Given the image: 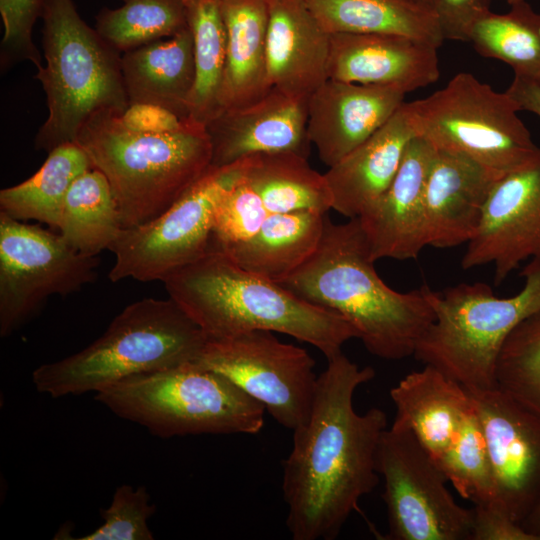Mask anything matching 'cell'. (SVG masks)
<instances>
[{"instance_id": "1", "label": "cell", "mask_w": 540, "mask_h": 540, "mask_svg": "<svg viewBox=\"0 0 540 540\" xmlns=\"http://www.w3.org/2000/svg\"><path fill=\"white\" fill-rule=\"evenodd\" d=\"M340 352L327 359L318 376L311 412L293 430V445L283 462L282 492L286 526L293 540H334L360 499L379 482L378 444L387 428L379 408L355 411L357 388L372 380Z\"/></svg>"}, {"instance_id": "2", "label": "cell", "mask_w": 540, "mask_h": 540, "mask_svg": "<svg viewBox=\"0 0 540 540\" xmlns=\"http://www.w3.org/2000/svg\"><path fill=\"white\" fill-rule=\"evenodd\" d=\"M374 263L358 218L335 224L326 214L314 253L279 284L341 315L371 354L401 360L413 355L434 320L429 286L395 291L384 283Z\"/></svg>"}, {"instance_id": "3", "label": "cell", "mask_w": 540, "mask_h": 540, "mask_svg": "<svg viewBox=\"0 0 540 540\" xmlns=\"http://www.w3.org/2000/svg\"><path fill=\"white\" fill-rule=\"evenodd\" d=\"M161 282L207 340L265 330L311 344L328 359L342 352L348 340L358 338L338 313L244 270L215 248Z\"/></svg>"}, {"instance_id": "4", "label": "cell", "mask_w": 540, "mask_h": 540, "mask_svg": "<svg viewBox=\"0 0 540 540\" xmlns=\"http://www.w3.org/2000/svg\"><path fill=\"white\" fill-rule=\"evenodd\" d=\"M120 115L94 114L75 142L107 178L124 229L177 201L211 166L212 147L206 126L192 120L173 132L148 134L126 128Z\"/></svg>"}, {"instance_id": "5", "label": "cell", "mask_w": 540, "mask_h": 540, "mask_svg": "<svg viewBox=\"0 0 540 540\" xmlns=\"http://www.w3.org/2000/svg\"><path fill=\"white\" fill-rule=\"evenodd\" d=\"M207 337L170 297L126 306L84 349L32 373L36 390L51 397L99 392L127 377L195 361Z\"/></svg>"}, {"instance_id": "6", "label": "cell", "mask_w": 540, "mask_h": 540, "mask_svg": "<svg viewBox=\"0 0 540 540\" xmlns=\"http://www.w3.org/2000/svg\"><path fill=\"white\" fill-rule=\"evenodd\" d=\"M41 19L46 64L34 78L45 92L48 117L34 143L49 153L75 142L94 114H123L129 101L121 53L81 18L73 0H44Z\"/></svg>"}, {"instance_id": "7", "label": "cell", "mask_w": 540, "mask_h": 540, "mask_svg": "<svg viewBox=\"0 0 540 540\" xmlns=\"http://www.w3.org/2000/svg\"><path fill=\"white\" fill-rule=\"evenodd\" d=\"M524 286L500 298L482 282L461 283L443 291L429 287L434 320L418 340L413 356L460 383L467 390L497 386L496 369L510 333L540 310V258L521 274Z\"/></svg>"}, {"instance_id": "8", "label": "cell", "mask_w": 540, "mask_h": 540, "mask_svg": "<svg viewBox=\"0 0 540 540\" xmlns=\"http://www.w3.org/2000/svg\"><path fill=\"white\" fill-rule=\"evenodd\" d=\"M95 399L162 438L257 434L266 411L226 376L194 361L127 377Z\"/></svg>"}, {"instance_id": "9", "label": "cell", "mask_w": 540, "mask_h": 540, "mask_svg": "<svg viewBox=\"0 0 540 540\" xmlns=\"http://www.w3.org/2000/svg\"><path fill=\"white\" fill-rule=\"evenodd\" d=\"M414 130L435 149L466 155L503 176L540 154L520 107L474 75L461 72L428 97L404 102Z\"/></svg>"}, {"instance_id": "10", "label": "cell", "mask_w": 540, "mask_h": 540, "mask_svg": "<svg viewBox=\"0 0 540 540\" xmlns=\"http://www.w3.org/2000/svg\"><path fill=\"white\" fill-rule=\"evenodd\" d=\"M243 159L211 165L177 201L153 220L124 228L110 248L112 282L162 281L210 249L214 212L223 195L243 176Z\"/></svg>"}, {"instance_id": "11", "label": "cell", "mask_w": 540, "mask_h": 540, "mask_svg": "<svg viewBox=\"0 0 540 540\" xmlns=\"http://www.w3.org/2000/svg\"><path fill=\"white\" fill-rule=\"evenodd\" d=\"M377 472L383 476L387 540H471L473 508L456 503L445 474L406 426L381 435Z\"/></svg>"}, {"instance_id": "12", "label": "cell", "mask_w": 540, "mask_h": 540, "mask_svg": "<svg viewBox=\"0 0 540 540\" xmlns=\"http://www.w3.org/2000/svg\"><path fill=\"white\" fill-rule=\"evenodd\" d=\"M99 260L76 251L58 232L0 211V335L19 329L53 295L92 283Z\"/></svg>"}, {"instance_id": "13", "label": "cell", "mask_w": 540, "mask_h": 540, "mask_svg": "<svg viewBox=\"0 0 540 540\" xmlns=\"http://www.w3.org/2000/svg\"><path fill=\"white\" fill-rule=\"evenodd\" d=\"M194 362L226 376L285 428L293 431L309 417L318 380L315 361L271 331L208 339Z\"/></svg>"}, {"instance_id": "14", "label": "cell", "mask_w": 540, "mask_h": 540, "mask_svg": "<svg viewBox=\"0 0 540 540\" xmlns=\"http://www.w3.org/2000/svg\"><path fill=\"white\" fill-rule=\"evenodd\" d=\"M468 392L485 436L497 500L521 525L540 500V416L498 387Z\"/></svg>"}, {"instance_id": "15", "label": "cell", "mask_w": 540, "mask_h": 540, "mask_svg": "<svg viewBox=\"0 0 540 540\" xmlns=\"http://www.w3.org/2000/svg\"><path fill=\"white\" fill-rule=\"evenodd\" d=\"M534 258H540V154L496 181L461 266L468 270L492 265L499 285L523 261Z\"/></svg>"}, {"instance_id": "16", "label": "cell", "mask_w": 540, "mask_h": 540, "mask_svg": "<svg viewBox=\"0 0 540 540\" xmlns=\"http://www.w3.org/2000/svg\"><path fill=\"white\" fill-rule=\"evenodd\" d=\"M435 153L432 144L415 135L387 190L358 217L375 262L415 259L427 246L424 189Z\"/></svg>"}, {"instance_id": "17", "label": "cell", "mask_w": 540, "mask_h": 540, "mask_svg": "<svg viewBox=\"0 0 540 540\" xmlns=\"http://www.w3.org/2000/svg\"><path fill=\"white\" fill-rule=\"evenodd\" d=\"M399 89L328 79L309 97L307 131L331 167L378 131L404 103Z\"/></svg>"}, {"instance_id": "18", "label": "cell", "mask_w": 540, "mask_h": 540, "mask_svg": "<svg viewBox=\"0 0 540 540\" xmlns=\"http://www.w3.org/2000/svg\"><path fill=\"white\" fill-rule=\"evenodd\" d=\"M307 103L272 87L249 105L220 112L206 125L211 165H230L258 153L294 152L308 158Z\"/></svg>"}, {"instance_id": "19", "label": "cell", "mask_w": 540, "mask_h": 540, "mask_svg": "<svg viewBox=\"0 0 540 540\" xmlns=\"http://www.w3.org/2000/svg\"><path fill=\"white\" fill-rule=\"evenodd\" d=\"M438 47L392 34H330L328 79L392 87L405 94L436 82Z\"/></svg>"}, {"instance_id": "20", "label": "cell", "mask_w": 540, "mask_h": 540, "mask_svg": "<svg viewBox=\"0 0 540 540\" xmlns=\"http://www.w3.org/2000/svg\"><path fill=\"white\" fill-rule=\"evenodd\" d=\"M500 177L466 155L436 149L424 189L427 246L451 248L468 243Z\"/></svg>"}, {"instance_id": "21", "label": "cell", "mask_w": 540, "mask_h": 540, "mask_svg": "<svg viewBox=\"0 0 540 540\" xmlns=\"http://www.w3.org/2000/svg\"><path fill=\"white\" fill-rule=\"evenodd\" d=\"M267 73L271 86L308 101L328 80L330 34L305 0H267Z\"/></svg>"}, {"instance_id": "22", "label": "cell", "mask_w": 540, "mask_h": 540, "mask_svg": "<svg viewBox=\"0 0 540 540\" xmlns=\"http://www.w3.org/2000/svg\"><path fill=\"white\" fill-rule=\"evenodd\" d=\"M403 104L378 131L324 173L332 209L341 215L360 217L393 181L415 136Z\"/></svg>"}, {"instance_id": "23", "label": "cell", "mask_w": 540, "mask_h": 540, "mask_svg": "<svg viewBox=\"0 0 540 540\" xmlns=\"http://www.w3.org/2000/svg\"><path fill=\"white\" fill-rule=\"evenodd\" d=\"M390 397L393 422L409 428L437 465L473 408L468 390L430 365L404 376Z\"/></svg>"}, {"instance_id": "24", "label": "cell", "mask_w": 540, "mask_h": 540, "mask_svg": "<svg viewBox=\"0 0 540 540\" xmlns=\"http://www.w3.org/2000/svg\"><path fill=\"white\" fill-rule=\"evenodd\" d=\"M194 47L190 28L122 53L121 68L129 105H159L189 120L194 83Z\"/></svg>"}, {"instance_id": "25", "label": "cell", "mask_w": 540, "mask_h": 540, "mask_svg": "<svg viewBox=\"0 0 540 540\" xmlns=\"http://www.w3.org/2000/svg\"><path fill=\"white\" fill-rule=\"evenodd\" d=\"M226 29L221 112L249 105L272 86L266 63L267 0H218Z\"/></svg>"}, {"instance_id": "26", "label": "cell", "mask_w": 540, "mask_h": 540, "mask_svg": "<svg viewBox=\"0 0 540 540\" xmlns=\"http://www.w3.org/2000/svg\"><path fill=\"white\" fill-rule=\"evenodd\" d=\"M325 216L311 211L270 213L254 236L221 251L244 270L279 284L314 253Z\"/></svg>"}, {"instance_id": "27", "label": "cell", "mask_w": 540, "mask_h": 540, "mask_svg": "<svg viewBox=\"0 0 540 540\" xmlns=\"http://www.w3.org/2000/svg\"><path fill=\"white\" fill-rule=\"evenodd\" d=\"M329 34H392L436 47L444 41L434 13L410 0H305Z\"/></svg>"}, {"instance_id": "28", "label": "cell", "mask_w": 540, "mask_h": 540, "mask_svg": "<svg viewBox=\"0 0 540 540\" xmlns=\"http://www.w3.org/2000/svg\"><path fill=\"white\" fill-rule=\"evenodd\" d=\"M243 177L269 213L327 214L332 195L325 174L294 152L258 153L243 158Z\"/></svg>"}, {"instance_id": "29", "label": "cell", "mask_w": 540, "mask_h": 540, "mask_svg": "<svg viewBox=\"0 0 540 540\" xmlns=\"http://www.w3.org/2000/svg\"><path fill=\"white\" fill-rule=\"evenodd\" d=\"M120 212L105 175L90 168L70 186L57 230L76 251L97 256L112 247L122 231Z\"/></svg>"}, {"instance_id": "30", "label": "cell", "mask_w": 540, "mask_h": 540, "mask_svg": "<svg viewBox=\"0 0 540 540\" xmlns=\"http://www.w3.org/2000/svg\"><path fill=\"white\" fill-rule=\"evenodd\" d=\"M92 168L76 143L58 146L30 178L0 191V211L25 221L36 220L57 229L64 198L74 180Z\"/></svg>"}, {"instance_id": "31", "label": "cell", "mask_w": 540, "mask_h": 540, "mask_svg": "<svg viewBox=\"0 0 540 540\" xmlns=\"http://www.w3.org/2000/svg\"><path fill=\"white\" fill-rule=\"evenodd\" d=\"M193 36L194 83L188 100L189 120L206 126L221 112L226 62V29L218 0H185Z\"/></svg>"}, {"instance_id": "32", "label": "cell", "mask_w": 540, "mask_h": 540, "mask_svg": "<svg viewBox=\"0 0 540 540\" xmlns=\"http://www.w3.org/2000/svg\"><path fill=\"white\" fill-rule=\"evenodd\" d=\"M504 14L491 10L469 27L467 41L483 57L505 62L515 76L540 79V13L525 0Z\"/></svg>"}, {"instance_id": "33", "label": "cell", "mask_w": 540, "mask_h": 540, "mask_svg": "<svg viewBox=\"0 0 540 540\" xmlns=\"http://www.w3.org/2000/svg\"><path fill=\"white\" fill-rule=\"evenodd\" d=\"M121 1V7L102 8L95 22L99 35L121 54L189 27L185 0Z\"/></svg>"}, {"instance_id": "34", "label": "cell", "mask_w": 540, "mask_h": 540, "mask_svg": "<svg viewBox=\"0 0 540 540\" xmlns=\"http://www.w3.org/2000/svg\"><path fill=\"white\" fill-rule=\"evenodd\" d=\"M438 466L458 494L474 505L497 500L487 444L474 404Z\"/></svg>"}, {"instance_id": "35", "label": "cell", "mask_w": 540, "mask_h": 540, "mask_svg": "<svg viewBox=\"0 0 540 540\" xmlns=\"http://www.w3.org/2000/svg\"><path fill=\"white\" fill-rule=\"evenodd\" d=\"M497 386L540 416V310L506 339L497 362Z\"/></svg>"}, {"instance_id": "36", "label": "cell", "mask_w": 540, "mask_h": 540, "mask_svg": "<svg viewBox=\"0 0 540 540\" xmlns=\"http://www.w3.org/2000/svg\"><path fill=\"white\" fill-rule=\"evenodd\" d=\"M269 214L242 176L217 204L210 248L223 250L247 241L259 231Z\"/></svg>"}, {"instance_id": "37", "label": "cell", "mask_w": 540, "mask_h": 540, "mask_svg": "<svg viewBox=\"0 0 540 540\" xmlns=\"http://www.w3.org/2000/svg\"><path fill=\"white\" fill-rule=\"evenodd\" d=\"M156 506L144 486H119L110 506L100 511L103 524L78 540H152L148 519Z\"/></svg>"}, {"instance_id": "38", "label": "cell", "mask_w": 540, "mask_h": 540, "mask_svg": "<svg viewBox=\"0 0 540 540\" xmlns=\"http://www.w3.org/2000/svg\"><path fill=\"white\" fill-rule=\"evenodd\" d=\"M44 0H0V15L4 27L1 41V68L30 61L37 70L42 58L32 39V30L41 18Z\"/></svg>"}, {"instance_id": "39", "label": "cell", "mask_w": 540, "mask_h": 540, "mask_svg": "<svg viewBox=\"0 0 540 540\" xmlns=\"http://www.w3.org/2000/svg\"><path fill=\"white\" fill-rule=\"evenodd\" d=\"M471 540H536L516 523L497 501L473 507Z\"/></svg>"}, {"instance_id": "40", "label": "cell", "mask_w": 540, "mask_h": 540, "mask_svg": "<svg viewBox=\"0 0 540 540\" xmlns=\"http://www.w3.org/2000/svg\"><path fill=\"white\" fill-rule=\"evenodd\" d=\"M491 0H437L434 13L444 40L467 41L471 24L490 11Z\"/></svg>"}, {"instance_id": "41", "label": "cell", "mask_w": 540, "mask_h": 540, "mask_svg": "<svg viewBox=\"0 0 540 540\" xmlns=\"http://www.w3.org/2000/svg\"><path fill=\"white\" fill-rule=\"evenodd\" d=\"M120 119L132 131L148 134H162L178 130L184 124L170 110L150 103H133L128 106Z\"/></svg>"}, {"instance_id": "42", "label": "cell", "mask_w": 540, "mask_h": 540, "mask_svg": "<svg viewBox=\"0 0 540 540\" xmlns=\"http://www.w3.org/2000/svg\"><path fill=\"white\" fill-rule=\"evenodd\" d=\"M521 111H528L540 118V79L515 76L506 90Z\"/></svg>"}, {"instance_id": "43", "label": "cell", "mask_w": 540, "mask_h": 540, "mask_svg": "<svg viewBox=\"0 0 540 540\" xmlns=\"http://www.w3.org/2000/svg\"><path fill=\"white\" fill-rule=\"evenodd\" d=\"M522 528L540 540V500L521 523Z\"/></svg>"}, {"instance_id": "44", "label": "cell", "mask_w": 540, "mask_h": 540, "mask_svg": "<svg viewBox=\"0 0 540 540\" xmlns=\"http://www.w3.org/2000/svg\"><path fill=\"white\" fill-rule=\"evenodd\" d=\"M412 3L417 6L424 8L432 13H434L437 0H410ZM435 14V13H434Z\"/></svg>"}, {"instance_id": "45", "label": "cell", "mask_w": 540, "mask_h": 540, "mask_svg": "<svg viewBox=\"0 0 540 540\" xmlns=\"http://www.w3.org/2000/svg\"><path fill=\"white\" fill-rule=\"evenodd\" d=\"M506 1H507V3L511 6V5H513V4H515V3L519 2V1H521V0H506Z\"/></svg>"}]
</instances>
